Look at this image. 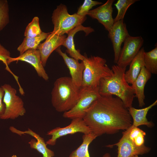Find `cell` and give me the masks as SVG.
<instances>
[{
  "instance_id": "cell-20",
  "label": "cell",
  "mask_w": 157,
  "mask_h": 157,
  "mask_svg": "<svg viewBox=\"0 0 157 157\" xmlns=\"http://www.w3.org/2000/svg\"><path fill=\"white\" fill-rule=\"evenodd\" d=\"M144 52V47H142L130 64L129 70L125 72V79L129 84L133 83L139 75L142 67L144 66L143 58Z\"/></svg>"
},
{
  "instance_id": "cell-31",
  "label": "cell",
  "mask_w": 157,
  "mask_h": 157,
  "mask_svg": "<svg viewBox=\"0 0 157 157\" xmlns=\"http://www.w3.org/2000/svg\"><path fill=\"white\" fill-rule=\"evenodd\" d=\"M11 157H17L16 155H13Z\"/></svg>"
},
{
  "instance_id": "cell-12",
  "label": "cell",
  "mask_w": 157,
  "mask_h": 157,
  "mask_svg": "<svg viewBox=\"0 0 157 157\" xmlns=\"http://www.w3.org/2000/svg\"><path fill=\"white\" fill-rule=\"evenodd\" d=\"M19 61L30 64L34 68L39 77L45 81L49 80V76L42 64L40 54L38 50L29 49L17 57H11L8 60L7 63L9 65L13 62Z\"/></svg>"
},
{
  "instance_id": "cell-26",
  "label": "cell",
  "mask_w": 157,
  "mask_h": 157,
  "mask_svg": "<svg viewBox=\"0 0 157 157\" xmlns=\"http://www.w3.org/2000/svg\"><path fill=\"white\" fill-rule=\"evenodd\" d=\"M9 22V6L7 0H0V32Z\"/></svg>"
},
{
  "instance_id": "cell-21",
  "label": "cell",
  "mask_w": 157,
  "mask_h": 157,
  "mask_svg": "<svg viewBox=\"0 0 157 157\" xmlns=\"http://www.w3.org/2000/svg\"><path fill=\"white\" fill-rule=\"evenodd\" d=\"M49 33L42 32L40 35L35 37H25L17 48L20 55L29 49H37L41 42L46 39Z\"/></svg>"
},
{
  "instance_id": "cell-13",
  "label": "cell",
  "mask_w": 157,
  "mask_h": 157,
  "mask_svg": "<svg viewBox=\"0 0 157 157\" xmlns=\"http://www.w3.org/2000/svg\"><path fill=\"white\" fill-rule=\"evenodd\" d=\"M114 1V0H107L102 5L90 10L87 15L92 18L97 19L108 32L114 23L112 16V5Z\"/></svg>"
},
{
  "instance_id": "cell-6",
  "label": "cell",
  "mask_w": 157,
  "mask_h": 157,
  "mask_svg": "<svg viewBox=\"0 0 157 157\" xmlns=\"http://www.w3.org/2000/svg\"><path fill=\"white\" fill-rule=\"evenodd\" d=\"M1 86L4 92L3 102L5 109L0 118L4 120L14 119L24 115L26 112L24 103L22 99L17 95L16 89L7 84Z\"/></svg>"
},
{
  "instance_id": "cell-32",
  "label": "cell",
  "mask_w": 157,
  "mask_h": 157,
  "mask_svg": "<svg viewBox=\"0 0 157 157\" xmlns=\"http://www.w3.org/2000/svg\"><path fill=\"white\" fill-rule=\"evenodd\" d=\"M132 157H138V155H135V156H133Z\"/></svg>"
},
{
  "instance_id": "cell-1",
  "label": "cell",
  "mask_w": 157,
  "mask_h": 157,
  "mask_svg": "<svg viewBox=\"0 0 157 157\" xmlns=\"http://www.w3.org/2000/svg\"><path fill=\"white\" fill-rule=\"evenodd\" d=\"M83 119L97 137L125 131L132 124L128 108L120 98L112 95L101 96L87 110Z\"/></svg>"
},
{
  "instance_id": "cell-4",
  "label": "cell",
  "mask_w": 157,
  "mask_h": 157,
  "mask_svg": "<svg viewBox=\"0 0 157 157\" xmlns=\"http://www.w3.org/2000/svg\"><path fill=\"white\" fill-rule=\"evenodd\" d=\"M82 61L85 68L81 88L98 87L101 78L111 76L113 73L107 65L106 60L100 57L85 56Z\"/></svg>"
},
{
  "instance_id": "cell-3",
  "label": "cell",
  "mask_w": 157,
  "mask_h": 157,
  "mask_svg": "<svg viewBox=\"0 0 157 157\" xmlns=\"http://www.w3.org/2000/svg\"><path fill=\"white\" fill-rule=\"evenodd\" d=\"M81 90L70 77H62L55 81L51 92L53 107L59 112H65L73 108L78 101Z\"/></svg>"
},
{
  "instance_id": "cell-9",
  "label": "cell",
  "mask_w": 157,
  "mask_h": 157,
  "mask_svg": "<svg viewBox=\"0 0 157 157\" xmlns=\"http://www.w3.org/2000/svg\"><path fill=\"white\" fill-rule=\"evenodd\" d=\"M128 129L122 132V137L117 143L106 147L111 148L114 146H117V157H132L149 153L151 148L144 144L138 146L129 137Z\"/></svg>"
},
{
  "instance_id": "cell-28",
  "label": "cell",
  "mask_w": 157,
  "mask_h": 157,
  "mask_svg": "<svg viewBox=\"0 0 157 157\" xmlns=\"http://www.w3.org/2000/svg\"><path fill=\"white\" fill-rule=\"evenodd\" d=\"M101 4V2L97 1L85 0L82 4L79 7L76 13L81 16L85 17L93 7Z\"/></svg>"
},
{
  "instance_id": "cell-30",
  "label": "cell",
  "mask_w": 157,
  "mask_h": 157,
  "mask_svg": "<svg viewBox=\"0 0 157 157\" xmlns=\"http://www.w3.org/2000/svg\"><path fill=\"white\" fill-rule=\"evenodd\" d=\"M102 157H111V156L110 153H107L104 154L103 156Z\"/></svg>"
},
{
  "instance_id": "cell-29",
  "label": "cell",
  "mask_w": 157,
  "mask_h": 157,
  "mask_svg": "<svg viewBox=\"0 0 157 157\" xmlns=\"http://www.w3.org/2000/svg\"><path fill=\"white\" fill-rule=\"evenodd\" d=\"M4 94L3 88L1 86L0 87V117L4 114L5 109V105L3 102Z\"/></svg>"
},
{
  "instance_id": "cell-24",
  "label": "cell",
  "mask_w": 157,
  "mask_h": 157,
  "mask_svg": "<svg viewBox=\"0 0 157 157\" xmlns=\"http://www.w3.org/2000/svg\"><path fill=\"white\" fill-rule=\"evenodd\" d=\"M138 0H118L114 4L117 10V15L114 19V22L123 20L125 14L129 6Z\"/></svg>"
},
{
  "instance_id": "cell-17",
  "label": "cell",
  "mask_w": 157,
  "mask_h": 157,
  "mask_svg": "<svg viewBox=\"0 0 157 157\" xmlns=\"http://www.w3.org/2000/svg\"><path fill=\"white\" fill-rule=\"evenodd\" d=\"M80 31H84L87 36L94 31L93 28L90 27H85L81 25H79L70 31L67 34L68 36L63 45L67 48L66 52L73 58L82 61L85 56L82 55L80 50H76L75 47L74 38L76 33Z\"/></svg>"
},
{
  "instance_id": "cell-2",
  "label": "cell",
  "mask_w": 157,
  "mask_h": 157,
  "mask_svg": "<svg viewBox=\"0 0 157 157\" xmlns=\"http://www.w3.org/2000/svg\"><path fill=\"white\" fill-rule=\"evenodd\" d=\"M113 74L102 78L99 85V93L101 96L115 95L120 98L128 108L132 106L135 92L131 85L126 81L124 74L126 67L117 65L112 67Z\"/></svg>"
},
{
  "instance_id": "cell-23",
  "label": "cell",
  "mask_w": 157,
  "mask_h": 157,
  "mask_svg": "<svg viewBox=\"0 0 157 157\" xmlns=\"http://www.w3.org/2000/svg\"><path fill=\"white\" fill-rule=\"evenodd\" d=\"M147 52H144L143 58L145 68L151 74H157V46Z\"/></svg>"
},
{
  "instance_id": "cell-11",
  "label": "cell",
  "mask_w": 157,
  "mask_h": 157,
  "mask_svg": "<svg viewBox=\"0 0 157 157\" xmlns=\"http://www.w3.org/2000/svg\"><path fill=\"white\" fill-rule=\"evenodd\" d=\"M129 35L123 20L114 22L108 32V37L113 45L115 63L117 62L122 43Z\"/></svg>"
},
{
  "instance_id": "cell-10",
  "label": "cell",
  "mask_w": 157,
  "mask_h": 157,
  "mask_svg": "<svg viewBox=\"0 0 157 157\" xmlns=\"http://www.w3.org/2000/svg\"><path fill=\"white\" fill-rule=\"evenodd\" d=\"M144 41L141 36H128L124 42L116 65L124 67L129 65L142 48Z\"/></svg>"
},
{
  "instance_id": "cell-5",
  "label": "cell",
  "mask_w": 157,
  "mask_h": 157,
  "mask_svg": "<svg viewBox=\"0 0 157 157\" xmlns=\"http://www.w3.org/2000/svg\"><path fill=\"white\" fill-rule=\"evenodd\" d=\"M54 25L52 33L59 36L68 34L76 26L81 25L86 20V17H83L76 13L69 14L67 6L60 4L53 11L51 17Z\"/></svg>"
},
{
  "instance_id": "cell-7",
  "label": "cell",
  "mask_w": 157,
  "mask_h": 157,
  "mask_svg": "<svg viewBox=\"0 0 157 157\" xmlns=\"http://www.w3.org/2000/svg\"><path fill=\"white\" fill-rule=\"evenodd\" d=\"M81 90L80 97L78 101L73 108L64 113V117L71 119L77 118L83 119L87 110L101 96L99 93V86L94 88H81Z\"/></svg>"
},
{
  "instance_id": "cell-14",
  "label": "cell",
  "mask_w": 157,
  "mask_h": 157,
  "mask_svg": "<svg viewBox=\"0 0 157 157\" xmlns=\"http://www.w3.org/2000/svg\"><path fill=\"white\" fill-rule=\"evenodd\" d=\"M66 35L59 36L49 33L45 41L40 43L37 49L40 52L42 64L45 66L47 60L51 53L63 45L66 38Z\"/></svg>"
},
{
  "instance_id": "cell-25",
  "label": "cell",
  "mask_w": 157,
  "mask_h": 157,
  "mask_svg": "<svg viewBox=\"0 0 157 157\" xmlns=\"http://www.w3.org/2000/svg\"><path fill=\"white\" fill-rule=\"evenodd\" d=\"M39 24V19L35 16L26 26L24 33L25 37H35L40 35L42 32Z\"/></svg>"
},
{
  "instance_id": "cell-27",
  "label": "cell",
  "mask_w": 157,
  "mask_h": 157,
  "mask_svg": "<svg viewBox=\"0 0 157 157\" xmlns=\"http://www.w3.org/2000/svg\"><path fill=\"white\" fill-rule=\"evenodd\" d=\"M10 57V53L9 51L0 43V61H1L5 65V69L10 72L15 78L18 86L19 91H22L23 89L19 82L18 77L11 71L7 63V61Z\"/></svg>"
},
{
  "instance_id": "cell-18",
  "label": "cell",
  "mask_w": 157,
  "mask_h": 157,
  "mask_svg": "<svg viewBox=\"0 0 157 157\" xmlns=\"http://www.w3.org/2000/svg\"><path fill=\"white\" fill-rule=\"evenodd\" d=\"M151 76V74L143 66L136 80L131 84L135 91V97L138 99L139 106L140 107H142L145 105L144 87Z\"/></svg>"
},
{
  "instance_id": "cell-16",
  "label": "cell",
  "mask_w": 157,
  "mask_h": 157,
  "mask_svg": "<svg viewBox=\"0 0 157 157\" xmlns=\"http://www.w3.org/2000/svg\"><path fill=\"white\" fill-rule=\"evenodd\" d=\"M9 129L12 133L20 136L27 134L33 137L35 139H31L28 142L30 147L41 154L42 157H53L54 156V152L47 147L44 138L30 129L28 128L27 130L23 131L11 126Z\"/></svg>"
},
{
  "instance_id": "cell-8",
  "label": "cell",
  "mask_w": 157,
  "mask_h": 157,
  "mask_svg": "<svg viewBox=\"0 0 157 157\" xmlns=\"http://www.w3.org/2000/svg\"><path fill=\"white\" fill-rule=\"evenodd\" d=\"M72 119L70 124L67 126L64 127H57L48 131L47 135L51 137L46 142L47 144L54 145L57 139L68 135L77 133L86 134L91 132L83 119L77 118Z\"/></svg>"
},
{
  "instance_id": "cell-22",
  "label": "cell",
  "mask_w": 157,
  "mask_h": 157,
  "mask_svg": "<svg viewBox=\"0 0 157 157\" xmlns=\"http://www.w3.org/2000/svg\"><path fill=\"white\" fill-rule=\"evenodd\" d=\"M97 136L92 132L82 136L83 142L81 144L70 154L69 157H90L88 147L89 145Z\"/></svg>"
},
{
  "instance_id": "cell-19",
  "label": "cell",
  "mask_w": 157,
  "mask_h": 157,
  "mask_svg": "<svg viewBox=\"0 0 157 157\" xmlns=\"http://www.w3.org/2000/svg\"><path fill=\"white\" fill-rule=\"evenodd\" d=\"M157 104L156 100L149 106L143 108L138 109L132 106L128 108L129 114L133 119L132 125L136 127L144 125L149 128H153L154 124L152 121H148L147 115L149 110Z\"/></svg>"
},
{
  "instance_id": "cell-15",
  "label": "cell",
  "mask_w": 157,
  "mask_h": 157,
  "mask_svg": "<svg viewBox=\"0 0 157 157\" xmlns=\"http://www.w3.org/2000/svg\"><path fill=\"white\" fill-rule=\"evenodd\" d=\"M56 51L63 58L69 70L71 79L73 83L78 88H81L83 71L85 67L83 62L79 63L78 60L69 57L66 53L61 50L60 47L56 50Z\"/></svg>"
}]
</instances>
